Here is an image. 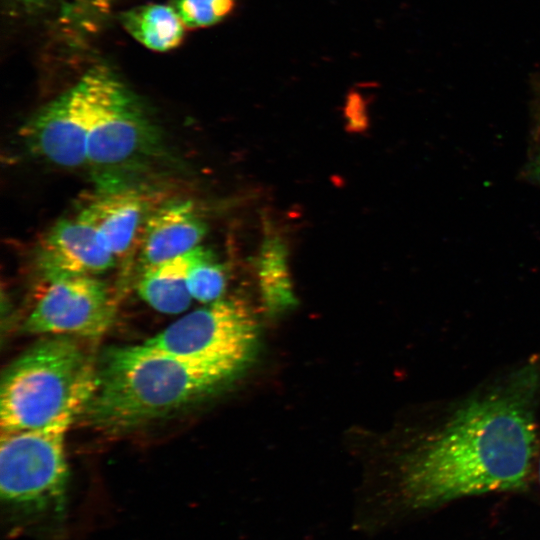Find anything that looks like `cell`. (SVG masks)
I'll use <instances>...</instances> for the list:
<instances>
[{
  "label": "cell",
  "mask_w": 540,
  "mask_h": 540,
  "mask_svg": "<svg viewBox=\"0 0 540 540\" xmlns=\"http://www.w3.org/2000/svg\"><path fill=\"white\" fill-rule=\"evenodd\" d=\"M48 285L23 324L30 334L99 337L112 325L115 304L95 276H64Z\"/></svg>",
  "instance_id": "7"
},
{
  "label": "cell",
  "mask_w": 540,
  "mask_h": 540,
  "mask_svg": "<svg viewBox=\"0 0 540 540\" xmlns=\"http://www.w3.org/2000/svg\"><path fill=\"white\" fill-rule=\"evenodd\" d=\"M237 370L182 358L145 345L106 352L82 415L96 428H135L206 396Z\"/></svg>",
  "instance_id": "2"
},
{
  "label": "cell",
  "mask_w": 540,
  "mask_h": 540,
  "mask_svg": "<svg viewBox=\"0 0 540 540\" xmlns=\"http://www.w3.org/2000/svg\"><path fill=\"white\" fill-rule=\"evenodd\" d=\"M89 121L86 166L100 192L128 188L160 151V135L136 95L104 66L81 77Z\"/></svg>",
  "instance_id": "4"
},
{
  "label": "cell",
  "mask_w": 540,
  "mask_h": 540,
  "mask_svg": "<svg viewBox=\"0 0 540 540\" xmlns=\"http://www.w3.org/2000/svg\"><path fill=\"white\" fill-rule=\"evenodd\" d=\"M186 253L142 270L137 284L139 296L154 310L177 314L193 299L186 284Z\"/></svg>",
  "instance_id": "12"
},
{
  "label": "cell",
  "mask_w": 540,
  "mask_h": 540,
  "mask_svg": "<svg viewBox=\"0 0 540 540\" xmlns=\"http://www.w3.org/2000/svg\"><path fill=\"white\" fill-rule=\"evenodd\" d=\"M257 338L256 322L246 304L220 298L182 316L144 344L239 372L252 360Z\"/></svg>",
  "instance_id": "6"
},
{
  "label": "cell",
  "mask_w": 540,
  "mask_h": 540,
  "mask_svg": "<svg viewBox=\"0 0 540 540\" xmlns=\"http://www.w3.org/2000/svg\"><path fill=\"white\" fill-rule=\"evenodd\" d=\"M37 265L46 280L64 276H97L117 259L96 231L78 216L58 221L36 248Z\"/></svg>",
  "instance_id": "9"
},
{
  "label": "cell",
  "mask_w": 540,
  "mask_h": 540,
  "mask_svg": "<svg viewBox=\"0 0 540 540\" xmlns=\"http://www.w3.org/2000/svg\"><path fill=\"white\" fill-rule=\"evenodd\" d=\"M235 0H172L185 28L195 29L214 25L233 9Z\"/></svg>",
  "instance_id": "16"
},
{
  "label": "cell",
  "mask_w": 540,
  "mask_h": 540,
  "mask_svg": "<svg viewBox=\"0 0 540 540\" xmlns=\"http://www.w3.org/2000/svg\"><path fill=\"white\" fill-rule=\"evenodd\" d=\"M89 104L80 79L43 106L20 129L29 151L58 167L86 166Z\"/></svg>",
  "instance_id": "8"
},
{
  "label": "cell",
  "mask_w": 540,
  "mask_h": 540,
  "mask_svg": "<svg viewBox=\"0 0 540 540\" xmlns=\"http://www.w3.org/2000/svg\"><path fill=\"white\" fill-rule=\"evenodd\" d=\"M96 368L70 338L43 340L15 359L0 387L1 432L45 426L75 406H84Z\"/></svg>",
  "instance_id": "3"
},
{
  "label": "cell",
  "mask_w": 540,
  "mask_h": 540,
  "mask_svg": "<svg viewBox=\"0 0 540 540\" xmlns=\"http://www.w3.org/2000/svg\"><path fill=\"white\" fill-rule=\"evenodd\" d=\"M532 170H533L534 176L540 182V151L534 160Z\"/></svg>",
  "instance_id": "18"
},
{
  "label": "cell",
  "mask_w": 540,
  "mask_h": 540,
  "mask_svg": "<svg viewBox=\"0 0 540 540\" xmlns=\"http://www.w3.org/2000/svg\"><path fill=\"white\" fill-rule=\"evenodd\" d=\"M15 1L25 4V5H39V4L48 2L49 0H15Z\"/></svg>",
  "instance_id": "19"
},
{
  "label": "cell",
  "mask_w": 540,
  "mask_h": 540,
  "mask_svg": "<svg viewBox=\"0 0 540 540\" xmlns=\"http://www.w3.org/2000/svg\"><path fill=\"white\" fill-rule=\"evenodd\" d=\"M258 274L262 295L270 310H281L295 303L287 247L277 235L269 234L264 238L259 253Z\"/></svg>",
  "instance_id": "14"
},
{
  "label": "cell",
  "mask_w": 540,
  "mask_h": 540,
  "mask_svg": "<svg viewBox=\"0 0 540 540\" xmlns=\"http://www.w3.org/2000/svg\"><path fill=\"white\" fill-rule=\"evenodd\" d=\"M207 225L189 200L164 204L149 214L138 245L142 270L181 256L199 246Z\"/></svg>",
  "instance_id": "10"
},
{
  "label": "cell",
  "mask_w": 540,
  "mask_h": 540,
  "mask_svg": "<svg viewBox=\"0 0 540 540\" xmlns=\"http://www.w3.org/2000/svg\"><path fill=\"white\" fill-rule=\"evenodd\" d=\"M540 359L465 400L404 456L400 489L412 509L521 489L536 452Z\"/></svg>",
  "instance_id": "1"
},
{
  "label": "cell",
  "mask_w": 540,
  "mask_h": 540,
  "mask_svg": "<svg viewBox=\"0 0 540 540\" xmlns=\"http://www.w3.org/2000/svg\"><path fill=\"white\" fill-rule=\"evenodd\" d=\"M538 476H539V483H540V458L538 462Z\"/></svg>",
  "instance_id": "20"
},
{
  "label": "cell",
  "mask_w": 540,
  "mask_h": 540,
  "mask_svg": "<svg viewBox=\"0 0 540 540\" xmlns=\"http://www.w3.org/2000/svg\"><path fill=\"white\" fill-rule=\"evenodd\" d=\"M84 406H75L49 424L1 432L0 496L8 514L33 522L61 520L68 482L66 435Z\"/></svg>",
  "instance_id": "5"
},
{
  "label": "cell",
  "mask_w": 540,
  "mask_h": 540,
  "mask_svg": "<svg viewBox=\"0 0 540 540\" xmlns=\"http://www.w3.org/2000/svg\"><path fill=\"white\" fill-rule=\"evenodd\" d=\"M120 21L136 41L153 51L172 50L184 37L185 26L171 5L137 6L123 12Z\"/></svg>",
  "instance_id": "13"
},
{
  "label": "cell",
  "mask_w": 540,
  "mask_h": 540,
  "mask_svg": "<svg viewBox=\"0 0 540 540\" xmlns=\"http://www.w3.org/2000/svg\"><path fill=\"white\" fill-rule=\"evenodd\" d=\"M186 284L191 297L201 303H211L221 298L225 289L224 266L216 255L202 246L186 253Z\"/></svg>",
  "instance_id": "15"
},
{
  "label": "cell",
  "mask_w": 540,
  "mask_h": 540,
  "mask_svg": "<svg viewBox=\"0 0 540 540\" xmlns=\"http://www.w3.org/2000/svg\"><path fill=\"white\" fill-rule=\"evenodd\" d=\"M90 6L94 8L103 9L110 5V0H85Z\"/></svg>",
  "instance_id": "17"
},
{
  "label": "cell",
  "mask_w": 540,
  "mask_h": 540,
  "mask_svg": "<svg viewBox=\"0 0 540 540\" xmlns=\"http://www.w3.org/2000/svg\"><path fill=\"white\" fill-rule=\"evenodd\" d=\"M97 233L102 244L119 260L130 257L149 216L144 197L123 188L100 192L77 215Z\"/></svg>",
  "instance_id": "11"
}]
</instances>
